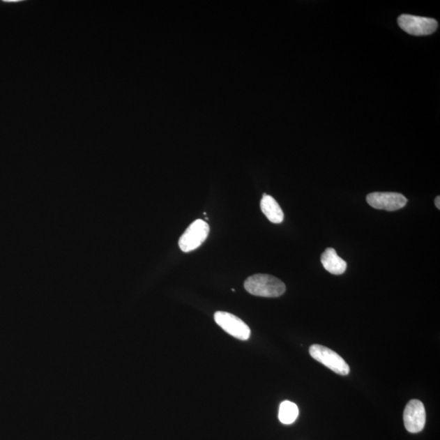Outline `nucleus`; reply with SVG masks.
<instances>
[{"label":"nucleus","instance_id":"1","mask_svg":"<svg viewBox=\"0 0 440 440\" xmlns=\"http://www.w3.org/2000/svg\"><path fill=\"white\" fill-rule=\"evenodd\" d=\"M246 291L255 296L277 298L285 292V285L280 279L267 274H256L246 279Z\"/></svg>","mask_w":440,"mask_h":440},{"label":"nucleus","instance_id":"2","mask_svg":"<svg viewBox=\"0 0 440 440\" xmlns=\"http://www.w3.org/2000/svg\"><path fill=\"white\" fill-rule=\"evenodd\" d=\"M309 353L314 360L321 363L337 374L346 376L350 373V367L335 351L322 345L314 344L309 348Z\"/></svg>","mask_w":440,"mask_h":440},{"label":"nucleus","instance_id":"3","mask_svg":"<svg viewBox=\"0 0 440 440\" xmlns=\"http://www.w3.org/2000/svg\"><path fill=\"white\" fill-rule=\"evenodd\" d=\"M210 227L206 222L197 220L188 227L179 240V246L183 252H190L199 248L209 235Z\"/></svg>","mask_w":440,"mask_h":440},{"label":"nucleus","instance_id":"4","mask_svg":"<svg viewBox=\"0 0 440 440\" xmlns=\"http://www.w3.org/2000/svg\"><path fill=\"white\" fill-rule=\"evenodd\" d=\"M398 24L404 31L415 36L432 35L438 28V22L433 18L409 15V14L400 16Z\"/></svg>","mask_w":440,"mask_h":440},{"label":"nucleus","instance_id":"5","mask_svg":"<svg viewBox=\"0 0 440 440\" xmlns=\"http://www.w3.org/2000/svg\"><path fill=\"white\" fill-rule=\"evenodd\" d=\"M215 321L218 326L238 340H248L250 336V328L240 318L226 312H217Z\"/></svg>","mask_w":440,"mask_h":440},{"label":"nucleus","instance_id":"6","mask_svg":"<svg viewBox=\"0 0 440 440\" xmlns=\"http://www.w3.org/2000/svg\"><path fill=\"white\" fill-rule=\"evenodd\" d=\"M366 200L375 209L388 211L400 210L407 203V198L398 192H371Z\"/></svg>","mask_w":440,"mask_h":440},{"label":"nucleus","instance_id":"7","mask_svg":"<svg viewBox=\"0 0 440 440\" xmlns=\"http://www.w3.org/2000/svg\"><path fill=\"white\" fill-rule=\"evenodd\" d=\"M404 423L406 430L410 433L422 432L425 424L424 404L418 400L409 401L404 412Z\"/></svg>","mask_w":440,"mask_h":440},{"label":"nucleus","instance_id":"8","mask_svg":"<svg viewBox=\"0 0 440 440\" xmlns=\"http://www.w3.org/2000/svg\"><path fill=\"white\" fill-rule=\"evenodd\" d=\"M324 268L333 275H341L347 270V263L340 256L333 248H328L321 255V259Z\"/></svg>","mask_w":440,"mask_h":440},{"label":"nucleus","instance_id":"9","mask_svg":"<svg viewBox=\"0 0 440 440\" xmlns=\"http://www.w3.org/2000/svg\"><path fill=\"white\" fill-rule=\"evenodd\" d=\"M261 210L273 224H280L284 220V213L277 201L272 196L264 195L260 202Z\"/></svg>","mask_w":440,"mask_h":440},{"label":"nucleus","instance_id":"10","mask_svg":"<svg viewBox=\"0 0 440 440\" xmlns=\"http://www.w3.org/2000/svg\"><path fill=\"white\" fill-rule=\"evenodd\" d=\"M298 414V406L289 400L284 401L280 405L279 420L283 424L289 425L296 422Z\"/></svg>","mask_w":440,"mask_h":440},{"label":"nucleus","instance_id":"11","mask_svg":"<svg viewBox=\"0 0 440 440\" xmlns=\"http://www.w3.org/2000/svg\"><path fill=\"white\" fill-rule=\"evenodd\" d=\"M434 204H435V206L438 208V210H440V197L439 196L435 198Z\"/></svg>","mask_w":440,"mask_h":440}]
</instances>
